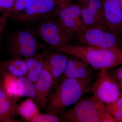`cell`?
Listing matches in <instances>:
<instances>
[{
  "label": "cell",
  "instance_id": "obj_1",
  "mask_svg": "<svg viewBox=\"0 0 122 122\" xmlns=\"http://www.w3.org/2000/svg\"><path fill=\"white\" fill-rule=\"evenodd\" d=\"M94 75L82 79L62 78L52 93L45 111L52 114H59L77 103L91 90Z\"/></svg>",
  "mask_w": 122,
  "mask_h": 122
},
{
  "label": "cell",
  "instance_id": "obj_2",
  "mask_svg": "<svg viewBox=\"0 0 122 122\" xmlns=\"http://www.w3.org/2000/svg\"><path fill=\"white\" fill-rule=\"evenodd\" d=\"M54 50L78 58L95 70H111L122 64V50L118 48H95L70 44Z\"/></svg>",
  "mask_w": 122,
  "mask_h": 122
},
{
  "label": "cell",
  "instance_id": "obj_3",
  "mask_svg": "<svg viewBox=\"0 0 122 122\" xmlns=\"http://www.w3.org/2000/svg\"><path fill=\"white\" fill-rule=\"evenodd\" d=\"M59 114L63 122H118L108 113L105 103L94 95Z\"/></svg>",
  "mask_w": 122,
  "mask_h": 122
},
{
  "label": "cell",
  "instance_id": "obj_4",
  "mask_svg": "<svg viewBox=\"0 0 122 122\" xmlns=\"http://www.w3.org/2000/svg\"><path fill=\"white\" fill-rule=\"evenodd\" d=\"M32 29V33L48 44L52 49H56L72 44L74 35L58 20H46Z\"/></svg>",
  "mask_w": 122,
  "mask_h": 122
},
{
  "label": "cell",
  "instance_id": "obj_5",
  "mask_svg": "<svg viewBox=\"0 0 122 122\" xmlns=\"http://www.w3.org/2000/svg\"><path fill=\"white\" fill-rule=\"evenodd\" d=\"M75 39L81 45L95 48H116L122 50L121 38L103 26H84L74 34Z\"/></svg>",
  "mask_w": 122,
  "mask_h": 122
},
{
  "label": "cell",
  "instance_id": "obj_6",
  "mask_svg": "<svg viewBox=\"0 0 122 122\" xmlns=\"http://www.w3.org/2000/svg\"><path fill=\"white\" fill-rule=\"evenodd\" d=\"M61 9L55 0H36L10 18L20 23L38 24L46 20L57 18Z\"/></svg>",
  "mask_w": 122,
  "mask_h": 122
},
{
  "label": "cell",
  "instance_id": "obj_7",
  "mask_svg": "<svg viewBox=\"0 0 122 122\" xmlns=\"http://www.w3.org/2000/svg\"><path fill=\"white\" fill-rule=\"evenodd\" d=\"M44 47L29 31L18 30L11 33L7 39V50L12 57H26L37 53Z\"/></svg>",
  "mask_w": 122,
  "mask_h": 122
},
{
  "label": "cell",
  "instance_id": "obj_8",
  "mask_svg": "<svg viewBox=\"0 0 122 122\" xmlns=\"http://www.w3.org/2000/svg\"><path fill=\"white\" fill-rule=\"evenodd\" d=\"M91 90L94 96L104 103L114 102L121 95L117 82L110 70H99Z\"/></svg>",
  "mask_w": 122,
  "mask_h": 122
},
{
  "label": "cell",
  "instance_id": "obj_9",
  "mask_svg": "<svg viewBox=\"0 0 122 122\" xmlns=\"http://www.w3.org/2000/svg\"><path fill=\"white\" fill-rule=\"evenodd\" d=\"M35 86L36 93L35 102L40 110H45L52 93V90L54 89L52 76L45 59L44 67L39 79L35 84Z\"/></svg>",
  "mask_w": 122,
  "mask_h": 122
},
{
  "label": "cell",
  "instance_id": "obj_10",
  "mask_svg": "<svg viewBox=\"0 0 122 122\" xmlns=\"http://www.w3.org/2000/svg\"><path fill=\"white\" fill-rule=\"evenodd\" d=\"M79 4L84 25L90 27L107 28L105 22L102 0H90L84 4Z\"/></svg>",
  "mask_w": 122,
  "mask_h": 122
},
{
  "label": "cell",
  "instance_id": "obj_11",
  "mask_svg": "<svg viewBox=\"0 0 122 122\" xmlns=\"http://www.w3.org/2000/svg\"><path fill=\"white\" fill-rule=\"evenodd\" d=\"M102 2L107 27L120 37L122 25V10L119 1L102 0Z\"/></svg>",
  "mask_w": 122,
  "mask_h": 122
},
{
  "label": "cell",
  "instance_id": "obj_12",
  "mask_svg": "<svg viewBox=\"0 0 122 122\" xmlns=\"http://www.w3.org/2000/svg\"><path fill=\"white\" fill-rule=\"evenodd\" d=\"M58 18L68 30L74 34L84 26L79 4L71 3L61 10Z\"/></svg>",
  "mask_w": 122,
  "mask_h": 122
},
{
  "label": "cell",
  "instance_id": "obj_13",
  "mask_svg": "<svg viewBox=\"0 0 122 122\" xmlns=\"http://www.w3.org/2000/svg\"><path fill=\"white\" fill-rule=\"evenodd\" d=\"M46 51L45 59L53 81L54 89H55L61 81L65 69L68 55L58 51Z\"/></svg>",
  "mask_w": 122,
  "mask_h": 122
},
{
  "label": "cell",
  "instance_id": "obj_14",
  "mask_svg": "<svg viewBox=\"0 0 122 122\" xmlns=\"http://www.w3.org/2000/svg\"><path fill=\"white\" fill-rule=\"evenodd\" d=\"M94 75L92 68L89 64L78 58L68 55L67 64L61 78H85Z\"/></svg>",
  "mask_w": 122,
  "mask_h": 122
},
{
  "label": "cell",
  "instance_id": "obj_15",
  "mask_svg": "<svg viewBox=\"0 0 122 122\" xmlns=\"http://www.w3.org/2000/svg\"><path fill=\"white\" fill-rule=\"evenodd\" d=\"M17 100L10 97L0 84V122H20Z\"/></svg>",
  "mask_w": 122,
  "mask_h": 122
},
{
  "label": "cell",
  "instance_id": "obj_16",
  "mask_svg": "<svg viewBox=\"0 0 122 122\" xmlns=\"http://www.w3.org/2000/svg\"><path fill=\"white\" fill-rule=\"evenodd\" d=\"M17 78L5 69L0 62V84L10 97L17 100Z\"/></svg>",
  "mask_w": 122,
  "mask_h": 122
},
{
  "label": "cell",
  "instance_id": "obj_17",
  "mask_svg": "<svg viewBox=\"0 0 122 122\" xmlns=\"http://www.w3.org/2000/svg\"><path fill=\"white\" fill-rule=\"evenodd\" d=\"M0 62L7 71L17 78L25 76L29 70L24 59L17 57H12L6 61Z\"/></svg>",
  "mask_w": 122,
  "mask_h": 122
},
{
  "label": "cell",
  "instance_id": "obj_18",
  "mask_svg": "<svg viewBox=\"0 0 122 122\" xmlns=\"http://www.w3.org/2000/svg\"><path fill=\"white\" fill-rule=\"evenodd\" d=\"M34 102L33 99L29 98L19 105V115L26 122H31L33 118L40 113L39 108Z\"/></svg>",
  "mask_w": 122,
  "mask_h": 122
},
{
  "label": "cell",
  "instance_id": "obj_19",
  "mask_svg": "<svg viewBox=\"0 0 122 122\" xmlns=\"http://www.w3.org/2000/svg\"><path fill=\"white\" fill-rule=\"evenodd\" d=\"M18 95L20 97H26L35 101L36 93L35 84L25 76L17 78Z\"/></svg>",
  "mask_w": 122,
  "mask_h": 122
},
{
  "label": "cell",
  "instance_id": "obj_20",
  "mask_svg": "<svg viewBox=\"0 0 122 122\" xmlns=\"http://www.w3.org/2000/svg\"><path fill=\"white\" fill-rule=\"evenodd\" d=\"M105 104L110 115L117 119L118 122H122V94L114 102Z\"/></svg>",
  "mask_w": 122,
  "mask_h": 122
},
{
  "label": "cell",
  "instance_id": "obj_21",
  "mask_svg": "<svg viewBox=\"0 0 122 122\" xmlns=\"http://www.w3.org/2000/svg\"><path fill=\"white\" fill-rule=\"evenodd\" d=\"M36 0H15L13 6L2 13L7 18H11L18 15Z\"/></svg>",
  "mask_w": 122,
  "mask_h": 122
},
{
  "label": "cell",
  "instance_id": "obj_22",
  "mask_svg": "<svg viewBox=\"0 0 122 122\" xmlns=\"http://www.w3.org/2000/svg\"><path fill=\"white\" fill-rule=\"evenodd\" d=\"M31 122H63L60 116L57 114H39L33 118Z\"/></svg>",
  "mask_w": 122,
  "mask_h": 122
},
{
  "label": "cell",
  "instance_id": "obj_23",
  "mask_svg": "<svg viewBox=\"0 0 122 122\" xmlns=\"http://www.w3.org/2000/svg\"><path fill=\"white\" fill-rule=\"evenodd\" d=\"M43 55V52L41 53H36L30 56L25 58L24 60L27 65L29 71L35 69L38 61Z\"/></svg>",
  "mask_w": 122,
  "mask_h": 122
},
{
  "label": "cell",
  "instance_id": "obj_24",
  "mask_svg": "<svg viewBox=\"0 0 122 122\" xmlns=\"http://www.w3.org/2000/svg\"><path fill=\"white\" fill-rule=\"evenodd\" d=\"M111 71L117 81L120 88L121 94H122V64L118 68L114 69Z\"/></svg>",
  "mask_w": 122,
  "mask_h": 122
},
{
  "label": "cell",
  "instance_id": "obj_25",
  "mask_svg": "<svg viewBox=\"0 0 122 122\" xmlns=\"http://www.w3.org/2000/svg\"><path fill=\"white\" fill-rule=\"evenodd\" d=\"M15 0H0V13H4L13 6Z\"/></svg>",
  "mask_w": 122,
  "mask_h": 122
},
{
  "label": "cell",
  "instance_id": "obj_26",
  "mask_svg": "<svg viewBox=\"0 0 122 122\" xmlns=\"http://www.w3.org/2000/svg\"><path fill=\"white\" fill-rule=\"evenodd\" d=\"M39 76L40 75L34 69L29 71L27 74L25 76L35 85L39 79Z\"/></svg>",
  "mask_w": 122,
  "mask_h": 122
},
{
  "label": "cell",
  "instance_id": "obj_27",
  "mask_svg": "<svg viewBox=\"0 0 122 122\" xmlns=\"http://www.w3.org/2000/svg\"><path fill=\"white\" fill-rule=\"evenodd\" d=\"M7 17L3 15L0 17V44L2 41L5 29L7 25Z\"/></svg>",
  "mask_w": 122,
  "mask_h": 122
},
{
  "label": "cell",
  "instance_id": "obj_28",
  "mask_svg": "<svg viewBox=\"0 0 122 122\" xmlns=\"http://www.w3.org/2000/svg\"><path fill=\"white\" fill-rule=\"evenodd\" d=\"M58 5L61 6L62 8L70 4L72 0H55Z\"/></svg>",
  "mask_w": 122,
  "mask_h": 122
},
{
  "label": "cell",
  "instance_id": "obj_29",
  "mask_svg": "<svg viewBox=\"0 0 122 122\" xmlns=\"http://www.w3.org/2000/svg\"><path fill=\"white\" fill-rule=\"evenodd\" d=\"M79 4H83L87 2L90 0H76Z\"/></svg>",
  "mask_w": 122,
  "mask_h": 122
},
{
  "label": "cell",
  "instance_id": "obj_30",
  "mask_svg": "<svg viewBox=\"0 0 122 122\" xmlns=\"http://www.w3.org/2000/svg\"><path fill=\"white\" fill-rule=\"evenodd\" d=\"M120 37L121 38L122 41V27H121V30H120Z\"/></svg>",
  "mask_w": 122,
  "mask_h": 122
},
{
  "label": "cell",
  "instance_id": "obj_31",
  "mask_svg": "<svg viewBox=\"0 0 122 122\" xmlns=\"http://www.w3.org/2000/svg\"><path fill=\"white\" fill-rule=\"evenodd\" d=\"M119 3L122 10V0H119Z\"/></svg>",
  "mask_w": 122,
  "mask_h": 122
}]
</instances>
